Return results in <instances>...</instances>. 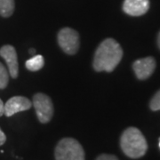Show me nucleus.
I'll list each match as a JSON object with an SVG mask.
<instances>
[{"label":"nucleus","instance_id":"1","mask_svg":"<svg viewBox=\"0 0 160 160\" xmlns=\"http://www.w3.org/2000/svg\"><path fill=\"white\" fill-rule=\"evenodd\" d=\"M123 57V50L113 38H107L98 46L93 58V69L96 71L111 72Z\"/></svg>","mask_w":160,"mask_h":160},{"label":"nucleus","instance_id":"2","mask_svg":"<svg viewBox=\"0 0 160 160\" xmlns=\"http://www.w3.org/2000/svg\"><path fill=\"white\" fill-rule=\"evenodd\" d=\"M120 146L123 152L131 158H139L146 154L148 144L142 132L135 127H129L122 133Z\"/></svg>","mask_w":160,"mask_h":160},{"label":"nucleus","instance_id":"3","mask_svg":"<svg viewBox=\"0 0 160 160\" xmlns=\"http://www.w3.org/2000/svg\"><path fill=\"white\" fill-rule=\"evenodd\" d=\"M54 155L56 160H86L83 147L73 138L61 140L55 148Z\"/></svg>","mask_w":160,"mask_h":160},{"label":"nucleus","instance_id":"4","mask_svg":"<svg viewBox=\"0 0 160 160\" xmlns=\"http://www.w3.org/2000/svg\"><path fill=\"white\" fill-rule=\"evenodd\" d=\"M34 106L38 118L41 123H48L53 115V105L49 96L44 93H36L33 97Z\"/></svg>","mask_w":160,"mask_h":160},{"label":"nucleus","instance_id":"5","mask_svg":"<svg viewBox=\"0 0 160 160\" xmlns=\"http://www.w3.org/2000/svg\"><path fill=\"white\" fill-rule=\"evenodd\" d=\"M58 43L64 52L75 54L79 48V35L75 29L63 28L58 33Z\"/></svg>","mask_w":160,"mask_h":160},{"label":"nucleus","instance_id":"6","mask_svg":"<svg viewBox=\"0 0 160 160\" xmlns=\"http://www.w3.org/2000/svg\"><path fill=\"white\" fill-rule=\"evenodd\" d=\"M156 61L153 57L139 59L132 64V69L139 79L144 80L149 78L154 72Z\"/></svg>","mask_w":160,"mask_h":160},{"label":"nucleus","instance_id":"7","mask_svg":"<svg viewBox=\"0 0 160 160\" xmlns=\"http://www.w3.org/2000/svg\"><path fill=\"white\" fill-rule=\"evenodd\" d=\"M0 56L6 61L7 67L9 69V74L12 78H16L19 72L17 53L15 48L10 45H6L0 48Z\"/></svg>","mask_w":160,"mask_h":160},{"label":"nucleus","instance_id":"8","mask_svg":"<svg viewBox=\"0 0 160 160\" xmlns=\"http://www.w3.org/2000/svg\"><path fill=\"white\" fill-rule=\"evenodd\" d=\"M32 103L28 98L23 96H14L9 99L5 104L4 114L6 117H12L21 111H25L30 109Z\"/></svg>","mask_w":160,"mask_h":160},{"label":"nucleus","instance_id":"9","mask_svg":"<svg viewBox=\"0 0 160 160\" xmlns=\"http://www.w3.org/2000/svg\"><path fill=\"white\" fill-rule=\"evenodd\" d=\"M149 9V0H125L124 12L131 16H141Z\"/></svg>","mask_w":160,"mask_h":160},{"label":"nucleus","instance_id":"10","mask_svg":"<svg viewBox=\"0 0 160 160\" xmlns=\"http://www.w3.org/2000/svg\"><path fill=\"white\" fill-rule=\"evenodd\" d=\"M44 64L45 61L42 55H34L26 62V68L30 71H38L43 68Z\"/></svg>","mask_w":160,"mask_h":160},{"label":"nucleus","instance_id":"11","mask_svg":"<svg viewBox=\"0 0 160 160\" xmlns=\"http://www.w3.org/2000/svg\"><path fill=\"white\" fill-rule=\"evenodd\" d=\"M14 11V0H0V15L9 17Z\"/></svg>","mask_w":160,"mask_h":160},{"label":"nucleus","instance_id":"12","mask_svg":"<svg viewBox=\"0 0 160 160\" xmlns=\"http://www.w3.org/2000/svg\"><path fill=\"white\" fill-rule=\"evenodd\" d=\"M9 81V74L6 68L0 62V89L6 88Z\"/></svg>","mask_w":160,"mask_h":160},{"label":"nucleus","instance_id":"13","mask_svg":"<svg viewBox=\"0 0 160 160\" xmlns=\"http://www.w3.org/2000/svg\"><path fill=\"white\" fill-rule=\"evenodd\" d=\"M149 107L153 111L160 110V90L157 92L153 98L151 99L150 103H149Z\"/></svg>","mask_w":160,"mask_h":160},{"label":"nucleus","instance_id":"14","mask_svg":"<svg viewBox=\"0 0 160 160\" xmlns=\"http://www.w3.org/2000/svg\"><path fill=\"white\" fill-rule=\"evenodd\" d=\"M96 160H118V158L114 155L102 154L98 157Z\"/></svg>","mask_w":160,"mask_h":160},{"label":"nucleus","instance_id":"15","mask_svg":"<svg viewBox=\"0 0 160 160\" xmlns=\"http://www.w3.org/2000/svg\"><path fill=\"white\" fill-rule=\"evenodd\" d=\"M6 134H5V132L1 130V128H0V146L1 145H3L4 143L6 142Z\"/></svg>","mask_w":160,"mask_h":160},{"label":"nucleus","instance_id":"16","mask_svg":"<svg viewBox=\"0 0 160 160\" xmlns=\"http://www.w3.org/2000/svg\"><path fill=\"white\" fill-rule=\"evenodd\" d=\"M4 111H5V104L0 99V117H2L4 115Z\"/></svg>","mask_w":160,"mask_h":160},{"label":"nucleus","instance_id":"17","mask_svg":"<svg viewBox=\"0 0 160 160\" xmlns=\"http://www.w3.org/2000/svg\"><path fill=\"white\" fill-rule=\"evenodd\" d=\"M158 47H159L160 49V31L159 33H158Z\"/></svg>","mask_w":160,"mask_h":160},{"label":"nucleus","instance_id":"18","mask_svg":"<svg viewBox=\"0 0 160 160\" xmlns=\"http://www.w3.org/2000/svg\"><path fill=\"white\" fill-rule=\"evenodd\" d=\"M35 52H36V50L33 49V48H32V49H29V53H30V54H32V55H34Z\"/></svg>","mask_w":160,"mask_h":160},{"label":"nucleus","instance_id":"19","mask_svg":"<svg viewBox=\"0 0 160 160\" xmlns=\"http://www.w3.org/2000/svg\"><path fill=\"white\" fill-rule=\"evenodd\" d=\"M159 147H160V138H159Z\"/></svg>","mask_w":160,"mask_h":160}]
</instances>
